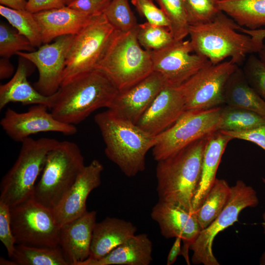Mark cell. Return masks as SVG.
I'll use <instances>...</instances> for the list:
<instances>
[{
    "label": "cell",
    "instance_id": "cell-22",
    "mask_svg": "<svg viewBox=\"0 0 265 265\" xmlns=\"http://www.w3.org/2000/svg\"><path fill=\"white\" fill-rule=\"evenodd\" d=\"M18 67L14 76L7 83L0 86V109L12 102H18L23 105H44L50 109L55 98V93L45 96L32 86L27 80L29 70L24 58L20 57Z\"/></svg>",
    "mask_w": 265,
    "mask_h": 265
},
{
    "label": "cell",
    "instance_id": "cell-44",
    "mask_svg": "<svg viewBox=\"0 0 265 265\" xmlns=\"http://www.w3.org/2000/svg\"><path fill=\"white\" fill-rule=\"evenodd\" d=\"M238 31L250 36L259 45L264 46L263 42L265 39V29H249L241 27Z\"/></svg>",
    "mask_w": 265,
    "mask_h": 265
},
{
    "label": "cell",
    "instance_id": "cell-9",
    "mask_svg": "<svg viewBox=\"0 0 265 265\" xmlns=\"http://www.w3.org/2000/svg\"><path fill=\"white\" fill-rule=\"evenodd\" d=\"M222 108L185 111L173 125L156 136L152 148L155 160L166 158L219 131Z\"/></svg>",
    "mask_w": 265,
    "mask_h": 265
},
{
    "label": "cell",
    "instance_id": "cell-16",
    "mask_svg": "<svg viewBox=\"0 0 265 265\" xmlns=\"http://www.w3.org/2000/svg\"><path fill=\"white\" fill-rule=\"evenodd\" d=\"M167 84L160 73L153 71L136 84L119 92L107 109L120 118L136 124Z\"/></svg>",
    "mask_w": 265,
    "mask_h": 265
},
{
    "label": "cell",
    "instance_id": "cell-50",
    "mask_svg": "<svg viewBox=\"0 0 265 265\" xmlns=\"http://www.w3.org/2000/svg\"><path fill=\"white\" fill-rule=\"evenodd\" d=\"M63 3L65 5H68L69 3H70L72 0H62Z\"/></svg>",
    "mask_w": 265,
    "mask_h": 265
},
{
    "label": "cell",
    "instance_id": "cell-13",
    "mask_svg": "<svg viewBox=\"0 0 265 265\" xmlns=\"http://www.w3.org/2000/svg\"><path fill=\"white\" fill-rule=\"evenodd\" d=\"M75 35L60 36L53 43L42 44L31 52H20L16 54L34 65L39 78L34 88L45 96H52L60 88L68 52Z\"/></svg>",
    "mask_w": 265,
    "mask_h": 265
},
{
    "label": "cell",
    "instance_id": "cell-46",
    "mask_svg": "<svg viewBox=\"0 0 265 265\" xmlns=\"http://www.w3.org/2000/svg\"><path fill=\"white\" fill-rule=\"evenodd\" d=\"M27 0H0V5L17 10H26Z\"/></svg>",
    "mask_w": 265,
    "mask_h": 265
},
{
    "label": "cell",
    "instance_id": "cell-35",
    "mask_svg": "<svg viewBox=\"0 0 265 265\" xmlns=\"http://www.w3.org/2000/svg\"><path fill=\"white\" fill-rule=\"evenodd\" d=\"M4 23L0 24V55L10 58L20 52H31L35 48L24 35Z\"/></svg>",
    "mask_w": 265,
    "mask_h": 265
},
{
    "label": "cell",
    "instance_id": "cell-14",
    "mask_svg": "<svg viewBox=\"0 0 265 265\" xmlns=\"http://www.w3.org/2000/svg\"><path fill=\"white\" fill-rule=\"evenodd\" d=\"M190 40H175L167 47L150 51L153 71L160 73L168 84L180 86L203 67L211 63L196 53Z\"/></svg>",
    "mask_w": 265,
    "mask_h": 265
},
{
    "label": "cell",
    "instance_id": "cell-3",
    "mask_svg": "<svg viewBox=\"0 0 265 265\" xmlns=\"http://www.w3.org/2000/svg\"><path fill=\"white\" fill-rule=\"evenodd\" d=\"M94 121L105 142L107 158L128 177L143 171L146 155L153 148L156 136L120 118L109 109L97 114Z\"/></svg>",
    "mask_w": 265,
    "mask_h": 265
},
{
    "label": "cell",
    "instance_id": "cell-34",
    "mask_svg": "<svg viewBox=\"0 0 265 265\" xmlns=\"http://www.w3.org/2000/svg\"><path fill=\"white\" fill-rule=\"evenodd\" d=\"M104 14L117 31L127 32L137 27L138 24L128 0H111Z\"/></svg>",
    "mask_w": 265,
    "mask_h": 265
},
{
    "label": "cell",
    "instance_id": "cell-19",
    "mask_svg": "<svg viewBox=\"0 0 265 265\" xmlns=\"http://www.w3.org/2000/svg\"><path fill=\"white\" fill-rule=\"evenodd\" d=\"M103 170V164L97 159L85 165L63 199L53 210L60 227L87 211V199L90 192L101 185Z\"/></svg>",
    "mask_w": 265,
    "mask_h": 265
},
{
    "label": "cell",
    "instance_id": "cell-51",
    "mask_svg": "<svg viewBox=\"0 0 265 265\" xmlns=\"http://www.w3.org/2000/svg\"><path fill=\"white\" fill-rule=\"evenodd\" d=\"M262 181L265 184V178H262Z\"/></svg>",
    "mask_w": 265,
    "mask_h": 265
},
{
    "label": "cell",
    "instance_id": "cell-18",
    "mask_svg": "<svg viewBox=\"0 0 265 265\" xmlns=\"http://www.w3.org/2000/svg\"><path fill=\"white\" fill-rule=\"evenodd\" d=\"M185 111L180 86L167 84L136 124L147 133L157 136L173 125Z\"/></svg>",
    "mask_w": 265,
    "mask_h": 265
},
{
    "label": "cell",
    "instance_id": "cell-33",
    "mask_svg": "<svg viewBox=\"0 0 265 265\" xmlns=\"http://www.w3.org/2000/svg\"><path fill=\"white\" fill-rule=\"evenodd\" d=\"M136 35L140 46L149 51L162 49L175 40L168 28L148 22L138 24Z\"/></svg>",
    "mask_w": 265,
    "mask_h": 265
},
{
    "label": "cell",
    "instance_id": "cell-21",
    "mask_svg": "<svg viewBox=\"0 0 265 265\" xmlns=\"http://www.w3.org/2000/svg\"><path fill=\"white\" fill-rule=\"evenodd\" d=\"M33 15L38 25L43 44L51 43L61 36L76 35L94 17L66 5Z\"/></svg>",
    "mask_w": 265,
    "mask_h": 265
},
{
    "label": "cell",
    "instance_id": "cell-52",
    "mask_svg": "<svg viewBox=\"0 0 265 265\" xmlns=\"http://www.w3.org/2000/svg\"></svg>",
    "mask_w": 265,
    "mask_h": 265
},
{
    "label": "cell",
    "instance_id": "cell-15",
    "mask_svg": "<svg viewBox=\"0 0 265 265\" xmlns=\"http://www.w3.org/2000/svg\"><path fill=\"white\" fill-rule=\"evenodd\" d=\"M48 109L41 104L33 105L24 112L7 108L0 124L11 139L21 143L31 135L40 132H55L65 135L77 132L76 126L58 121Z\"/></svg>",
    "mask_w": 265,
    "mask_h": 265
},
{
    "label": "cell",
    "instance_id": "cell-48",
    "mask_svg": "<svg viewBox=\"0 0 265 265\" xmlns=\"http://www.w3.org/2000/svg\"><path fill=\"white\" fill-rule=\"evenodd\" d=\"M0 265H17L16 263L14 261H13L12 259H11L10 260H6L2 257H1L0 259Z\"/></svg>",
    "mask_w": 265,
    "mask_h": 265
},
{
    "label": "cell",
    "instance_id": "cell-41",
    "mask_svg": "<svg viewBox=\"0 0 265 265\" xmlns=\"http://www.w3.org/2000/svg\"><path fill=\"white\" fill-rule=\"evenodd\" d=\"M220 131L233 139L236 138L252 142L265 151V124L255 128L240 132Z\"/></svg>",
    "mask_w": 265,
    "mask_h": 265
},
{
    "label": "cell",
    "instance_id": "cell-17",
    "mask_svg": "<svg viewBox=\"0 0 265 265\" xmlns=\"http://www.w3.org/2000/svg\"><path fill=\"white\" fill-rule=\"evenodd\" d=\"M151 217L158 223L163 237L182 239V255L189 265V246L201 230L194 215L179 206L159 200L152 209Z\"/></svg>",
    "mask_w": 265,
    "mask_h": 265
},
{
    "label": "cell",
    "instance_id": "cell-11",
    "mask_svg": "<svg viewBox=\"0 0 265 265\" xmlns=\"http://www.w3.org/2000/svg\"><path fill=\"white\" fill-rule=\"evenodd\" d=\"M10 208L16 244L59 246L60 226L52 210L38 203L32 197Z\"/></svg>",
    "mask_w": 265,
    "mask_h": 265
},
{
    "label": "cell",
    "instance_id": "cell-39",
    "mask_svg": "<svg viewBox=\"0 0 265 265\" xmlns=\"http://www.w3.org/2000/svg\"><path fill=\"white\" fill-rule=\"evenodd\" d=\"M0 240L4 245L8 257L10 258L15 250L16 240L11 226L10 207L0 201Z\"/></svg>",
    "mask_w": 265,
    "mask_h": 265
},
{
    "label": "cell",
    "instance_id": "cell-1",
    "mask_svg": "<svg viewBox=\"0 0 265 265\" xmlns=\"http://www.w3.org/2000/svg\"><path fill=\"white\" fill-rule=\"evenodd\" d=\"M209 136L157 161V191L159 201L176 205L193 214L192 202L200 181Z\"/></svg>",
    "mask_w": 265,
    "mask_h": 265
},
{
    "label": "cell",
    "instance_id": "cell-12",
    "mask_svg": "<svg viewBox=\"0 0 265 265\" xmlns=\"http://www.w3.org/2000/svg\"><path fill=\"white\" fill-rule=\"evenodd\" d=\"M238 67L231 60L211 63L181 85L186 110L207 109L224 104L225 85Z\"/></svg>",
    "mask_w": 265,
    "mask_h": 265
},
{
    "label": "cell",
    "instance_id": "cell-24",
    "mask_svg": "<svg viewBox=\"0 0 265 265\" xmlns=\"http://www.w3.org/2000/svg\"><path fill=\"white\" fill-rule=\"evenodd\" d=\"M137 228L131 222L116 217H106L96 222L93 232L90 256L88 259H101L130 237Z\"/></svg>",
    "mask_w": 265,
    "mask_h": 265
},
{
    "label": "cell",
    "instance_id": "cell-20",
    "mask_svg": "<svg viewBox=\"0 0 265 265\" xmlns=\"http://www.w3.org/2000/svg\"><path fill=\"white\" fill-rule=\"evenodd\" d=\"M97 212L87 211L60 227L59 246L70 265H79L90 256Z\"/></svg>",
    "mask_w": 265,
    "mask_h": 265
},
{
    "label": "cell",
    "instance_id": "cell-8",
    "mask_svg": "<svg viewBox=\"0 0 265 265\" xmlns=\"http://www.w3.org/2000/svg\"><path fill=\"white\" fill-rule=\"evenodd\" d=\"M115 31L104 14L93 17L75 35L67 57L61 85L97 69Z\"/></svg>",
    "mask_w": 265,
    "mask_h": 265
},
{
    "label": "cell",
    "instance_id": "cell-7",
    "mask_svg": "<svg viewBox=\"0 0 265 265\" xmlns=\"http://www.w3.org/2000/svg\"><path fill=\"white\" fill-rule=\"evenodd\" d=\"M59 141L48 137L23 141L15 162L2 178L0 201L15 206L31 197L36 179L43 170L49 152Z\"/></svg>",
    "mask_w": 265,
    "mask_h": 265
},
{
    "label": "cell",
    "instance_id": "cell-43",
    "mask_svg": "<svg viewBox=\"0 0 265 265\" xmlns=\"http://www.w3.org/2000/svg\"><path fill=\"white\" fill-rule=\"evenodd\" d=\"M182 240L180 238H176V239L169 251L167 258V265H171L173 264L176 262L177 257L182 255Z\"/></svg>",
    "mask_w": 265,
    "mask_h": 265
},
{
    "label": "cell",
    "instance_id": "cell-27",
    "mask_svg": "<svg viewBox=\"0 0 265 265\" xmlns=\"http://www.w3.org/2000/svg\"><path fill=\"white\" fill-rule=\"evenodd\" d=\"M217 5L240 27L257 29L265 26V0H218Z\"/></svg>",
    "mask_w": 265,
    "mask_h": 265
},
{
    "label": "cell",
    "instance_id": "cell-45",
    "mask_svg": "<svg viewBox=\"0 0 265 265\" xmlns=\"http://www.w3.org/2000/svg\"><path fill=\"white\" fill-rule=\"evenodd\" d=\"M14 68L9 58L1 57L0 59V79L3 80L10 77L13 74Z\"/></svg>",
    "mask_w": 265,
    "mask_h": 265
},
{
    "label": "cell",
    "instance_id": "cell-32",
    "mask_svg": "<svg viewBox=\"0 0 265 265\" xmlns=\"http://www.w3.org/2000/svg\"><path fill=\"white\" fill-rule=\"evenodd\" d=\"M169 23V30L175 40L188 35L190 25L183 0H156Z\"/></svg>",
    "mask_w": 265,
    "mask_h": 265
},
{
    "label": "cell",
    "instance_id": "cell-2",
    "mask_svg": "<svg viewBox=\"0 0 265 265\" xmlns=\"http://www.w3.org/2000/svg\"><path fill=\"white\" fill-rule=\"evenodd\" d=\"M118 92L107 76L95 69L61 85L51 112L58 121L76 126L95 110L108 108Z\"/></svg>",
    "mask_w": 265,
    "mask_h": 265
},
{
    "label": "cell",
    "instance_id": "cell-31",
    "mask_svg": "<svg viewBox=\"0 0 265 265\" xmlns=\"http://www.w3.org/2000/svg\"><path fill=\"white\" fill-rule=\"evenodd\" d=\"M0 14L35 48H39L43 44L38 25L33 13L26 10L14 9L0 5Z\"/></svg>",
    "mask_w": 265,
    "mask_h": 265
},
{
    "label": "cell",
    "instance_id": "cell-36",
    "mask_svg": "<svg viewBox=\"0 0 265 265\" xmlns=\"http://www.w3.org/2000/svg\"><path fill=\"white\" fill-rule=\"evenodd\" d=\"M190 25L212 21L220 11L217 0H183Z\"/></svg>",
    "mask_w": 265,
    "mask_h": 265
},
{
    "label": "cell",
    "instance_id": "cell-42",
    "mask_svg": "<svg viewBox=\"0 0 265 265\" xmlns=\"http://www.w3.org/2000/svg\"><path fill=\"white\" fill-rule=\"evenodd\" d=\"M65 5L62 0H27L26 9L32 13H35Z\"/></svg>",
    "mask_w": 265,
    "mask_h": 265
},
{
    "label": "cell",
    "instance_id": "cell-23",
    "mask_svg": "<svg viewBox=\"0 0 265 265\" xmlns=\"http://www.w3.org/2000/svg\"><path fill=\"white\" fill-rule=\"evenodd\" d=\"M153 243L146 234L130 237L104 257L87 259L79 265H149L153 260Z\"/></svg>",
    "mask_w": 265,
    "mask_h": 265
},
{
    "label": "cell",
    "instance_id": "cell-49",
    "mask_svg": "<svg viewBox=\"0 0 265 265\" xmlns=\"http://www.w3.org/2000/svg\"><path fill=\"white\" fill-rule=\"evenodd\" d=\"M259 58L265 65V46L264 45L260 51L258 53Z\"/></svg>",
    "mask_w": 265,
    "mask_h": 265
},
{
    "label": "cell",
    "instance_id": "cell-6",
    "mask_svg": "<svg viewBox=\"0 0 265 265\" xmlns=\"http://www.w3.org/2000/svg\"><path fill=\"white\" fill-rule=\"evenodd\" d=\"M136 29L127 32L116 30L97 68L107 76L119 92L129 88L153 72L151 52L140 46Z\"/></svg>",
    "mask_w": 265,
    "mask_h": 265
},
{
    "label": "cell",
    "instance_id": "cell-30",
    "mask_svg": "<svg viewBox=\"0 0 265 265\" xmlns=\"http://www.w3.org/2000/svg\"><path fill=\"white\" fill-rule=\"evenodd\" d=\"M265 124V116L255 112L226 105L222 108L219 131L240 132Z\"/></svg>",
    "mask_w": 265,
    "mask_h": 265
},
{
    "label": "cell",
    "instance_id": "cell-38",
    "mask_svg": "<svg viewBox=\"0 0 265 265\" xmlns=\"http://www.w3.org/2000/svg\"><path fill=\"white\" fill-rule=\"evenodd\" d=\"M131 2L147 22L169 28L170 23L167 17L162 10L156 5L154 0H131Z\"/></svg>",
    "mask_w": 265,
    "mask_h": 265
},
{
    "label": "cell",
    "instance_id": "cell-28",
    "mask_svg": "<svg viewBox=\"0 0 265 265\" xmlns=\"http://www.w3.org/2000/svg\"><path fill=\"white\" fill-rule=\"evenodd\" d=\"M231 191V187L226 181L215 179L203 203L193 213L201 230L220 214L230 198Z\"/></svg>",
    "mask_w": 265,
    "mask_h": 265
},
{
    "label": "cell",
    "instance_id": "cell-25",
    "mask_svg": "<svg viewBox=\"0 0 265 265\" xmlns=\"http://www.w3.org/2000/svg\"><path fill=\"white\" fill-rule=\"evenodd\" d=\"M230 136L216 131L209 136L202 159L199 185L192 202L193 213L200 207L216 178L217 170Z\"/></svg>",
    "mask_w": 265,
    "mask_h": 265
},
{
    "label": "cell",
    "instance_id": "cell-4",
    "mask_svg": "<svg viewBox=\"0 0 265 265\" xmlns=\"http://www.w3.org/2000/svg\"><path fill=\"white\" fill-rule=\"evenodd\" d=\"M240 27L221 11L210 22L190 25L188 35L193 52L212 64L228 57L237 65L241 64L247 55L258 53L263 46L249 35L238 32Z\"/></svg>",
    "mask_w": 265,
    "mask_h": 265
},
{
    "label": "cell",
    "instance_id": "cell-10",
    "mask_svg": "<svg viewBox=\"0 0 265 265\" xmlns=\"http://www.w3.org/2000/svg\"><path fill=\"white\" fill-rule=\"evenodd\" d=\"M259 200L256 191L243 181L238 180L231 186L230 198L220 214L205 229L201 230L190 244L194 265H219L212 252V244L216 235L238 221L239 213L248 207L254 208Z\"/></svg>",
    "mask_w": 265,
    "mask_h": 265
},
{
    "label": "cell",
    "instance_id": "cell-5",
    "mask_svg": "<svg viewBox=\"0 0 265 265\" xmlns=\"http://www.w3.org/2000/svg\"><path fill=\"white\" fill-rule=\"evenodd\" d=\"M85 166L83 156L76 143L67 140L59 141L47 156L41 177L35 186L32 198L53 210Z\"/></svg>",
    "mask_w": 265,
    "mask_h": 265
},
{
    "label": "cell",
    "instance_id": "cell-29",
    "mask_svg": "<svg viewBox=\"0 0 265 265\" xmlns=\"http://www.w3.org/2000/svg\"><path fill=\"white\" fill-rule=\"evenodd\" d=\"M10 259L17 265H70L59 246L50 247L16 244Z\"/></svg>",
    "mask_w": 265,
    "mask_h": 265
},
{
    "label": "cell",
    "instance_id": "cell-26",
    "mask_svg": "<svg viewBox=\"0 0 265 265\" xmlns=\"http://www.w3.org/2000/svg\"><path fill=\"white\" fill-rule=\"evenodd\" d=\"M224 104L251 110L265 116V101L251 87L242 69L232 73L225 85Z\"/></svg>",
    "mask_w": 265,
    "mask_h": 265
},
{
    "label": "cell",
    "instance_id": "cell-37",
    "mask_svg": "<svg viewBox=\"0 0 265 265\" xmlns=\"http://www.w3.org/2000/svg\"><path fill=\"white\" fill-rule=\"evenodd\" d=\"M242 70L249 85L265 101V65L259 57L251 54Z\"/></svg>",
    "mask_w": 265,
    "mask_h": 265
},
{
    "label": "cell",
    "instance_id": "cell-40",
    "mask_svg": "<svg viewBox=\"0 0 265 265\" xmlns=\"http://www.w3.org/2000/svg\"><path fill=\"white\" fill-rule=\"evenodd\" d=\"M111 0H73L67 6L76 11L89 16L104 14Z\"/></svg>",
    "mask_w": 265,
    "mask_h": 265
},
{
    "label": "cell",
    "instance_id": "cell-47",
    "mask_svg": "<svg viewBox=\"0 0 265 265\" xmlns=\"http://www.w3.org/2000/svg\"><path fill=\"white\" fill-rule=\"evenodd\" d=\"M262 218L263 222L262 223V225L264 230V233L265 235V212L263 213ZM259 264L261 265H265V250L260 257Z\"/></svg>",
    "mask_w": 265,
    "mask_h": 265
}]
</instances>
